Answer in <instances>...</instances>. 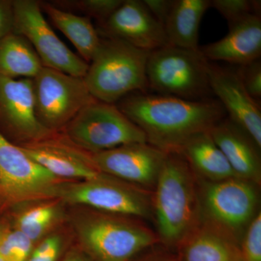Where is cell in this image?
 <instances>
[{
  "instance_id": "cell-1",
  "label": "cell",
  "mask_w": 261,
  "mask_h": 261,
  "mask_svg": "<svg viewBox=\"0 0 261 261\" xmlns=\"http://www.w3.org/2000/svg\"><path fill=\"white\" fill-rule=\"evenodd\" d=\"M118 108L145 133L147 143L178 152L192 137L207 132L226 116L218 99L192 101L161 94H137Z\"/></svg>"
},
{
  "instance_id": "cell-2",
  "label": "cell",
  "mask_w": 261,
  "mask_h": 261,
  "mask_svg": "<svg viewBox=\"0 0 261 261\" xmlns=\"http://www.w3.org/2000/svg\"><path fill=\"white\" fill-rule=\"evenodd\" d=\"M149 53L121 39L102 40L84 77L89 92L98 101L113 104L130 92L148 88Z\"/></svg>"
},
{
  "instance_id": "cell-3",
  "label": "cell",
  "mask_w": 261,
  "mask_h": 261,
  "mask_svg": "<svg viewBox=\"0 0 261 261\" xmlns=\"http://www.w3.org/2000/svg\"><path fill=\"white\" fill-rule=\"evenodd\" d=\"M191 167L178 152H169L155 183L153 209L165 243H181L195 228L197 202Z\"/></svg>"
},
{
  "instance_id": "cell-4",
  "label": "cell",
  "mask_w": 261,
  "mask_h": 261,
  "mask_svg": "<svg viewBox=\"0 0 261 261\" xmlns=\"http://www.w3.org/2000/svg\"><path fill=\"white\" fill-rule=\"evenodd\" d=\"M123 217L100 212L76 219L80 247L92 261H130L157 241L148 228Z\"/></svg>"
},
{
  "instance_id": "cell-5",
  "label": "cell",
  "mask_w": 261,
  "mask_h": 261,
  "mask_svg": "<svg viewBox=\"0 0 261 261\" xmlns=\"http://www.w3.org/2000/svg\"><path fill=\"white\" fill-rule=\"evenodd\" d=\"M209 67L200 49L165 46L149 53L147 86L161 95L192 101L210 99Z\"/></svg>"
},
{
  "instance_id": "cell-6",
  "label": "cell",
  "mask_w": 261,
  "mask_h": 261,
  "mask_svg": "<svg viewBox=\"0 0 261 261\" xmlns=\"http://www.w3.org/2000/svg\"><path fill=\"white\" fill-rule=\"evenodd\" d=\"M64 128L72 143L90 153L147 142L145 133L119 108L98 100L84 107Z\"/></svg>"
},
{
  "instance_id": "cell-7",
  "label": "cell",
  "mask_w": 261,
  "mask_h": 261,
  "mask_svg": "<svg viewBox=\"0 0 261 261\" xmlns=\"http://www.w3.org/2000/svg\"><path fill=\"white\" fill-rule=\"evenodd\" d=\"M33 80L36 114L51 132L64 128L84 107L97 100L82 77L43 67Z\"/></svg>"
},
{
  "instance_id": "cell-8",
  "label": "cell",
  "mask_w": 261,
  "mask_h": 261,
  "mask_svg": "<svg viewBox=\"0 0 261 261\" xmlns=\"http://www.w3.org/2000/svg\"><path fill=\"white\" fill-rule=\"evenodd\" d=\"M60 178L0 132V199L8 204L58 197Z\"/></svg>"
},
{
  "instance_id": "cell-9",
  "label": "cell",
  "mask_w": 261,
  "mask_h": 261,
  "mask_svg": "<svg viewBox=\"0 0 261 261\" xmlns=\"http://www.w3.org/2000/svg\"><path fill=\"white\" fill-rule=\"evenodd\" d=\"M41 8L37 1H13V33L27 39L43 67L84 78L88 63L62 42L47 23Z\"/></svg>"
},
{
  "instance_id": "cell-10",
  "label": "cell",
  "mask_w": 261,
  "mask_h": 261,
  "mask_svg": "<svg viewBox=\"0 0 261 261\" xmlns=\"http://www.w3.org/2000/svg\"><path fill=\"white\" fill-rule=\"evenodd\" d=\"M108 176L103 174L97 179L62 184L58 197L70 204L88 206L107 214L148 217L152 206L147 193Z\"/></svg>"
},
{
  "instance_id": "cell-11",
  "label": "cell",
  "mask_w": 261,
  "mask_h": 261,
  "mask_svg": "<svg viewBox=\"0 0 261 261\" xmlns=\"http://www.w3.org/2000/svg\"><path fill=\"white\" fill-rule=\"evenodd\" d=\"M202 201L208 223L235 237L255 217L257 194L253 183L233 177L205 183Z\"/></svg>"
},
{
  "instance_id": "cell-12",
  "label": "cell",
  "mask_w": 261,
  "mask_h": 261,
  "mask_svg": "<svg viewBox=\"0 0 261 261\" xmlns=\"http://www.w3.org/2000/svg\"><path fill=\"white\" fill-rule=\"evenodd\" d=\"M166 155L146 142L91 153V160L99 173L148 187L155 185Z\"/></svg>"
},
{
  "instance_id": "cell-13",
  "label": "cell",
  "mask_w": 261,
  "mask_h": 261,
  "mask_svg": "<svg viewBox=\"0 0 261 261\" xmlns=\"http://www.w3.org/2000/svg\"><path fill=\"white\" fill-rule=\"evenodd\" d=\"M0 123L27 142L42 140L53 134L38 119L33 79L20 80L0 75Z\"/></svg>"
},
{
  "instance_id": "cell-14",
  "label": "cell",
  "mask_w": 261,
  "mask_h": 261,
  "mask_svg": "<svg viewBox=\"0 0 261 261\" xmlns=\"http://www.w3.org/2000/svg\"><path fill=\"white\" fill-rule=\"evenodd\" d=\"M209 82L212 94L217 97L228 118L246 132L260 149V103L247 93L237 70L210 63Z\"/></svg>"
},
{
  "instance_id": "cell-15",
  "label": "cell",
  "mask_w": 261,
  "mask_h": 261,
  "mask_svg": "<svg viewBox=\"0 0 261 261\" xmlns=\"http://www.w3.org/2000/svg\"><path fill=\"white\" fill-rule=\"evenodd\" d=\"M53 133L42 140L18 146L57 178L90 181L102 176L92 164L90 152L77 147L65 136L63 140L53 138Z\"/></svg>"
},
{
  "instance_id": "cell-16",
  "label": "cell",
  "mask_w": 261,
  "mask_h": 261,
  "mask_svg": "<svg viewBox=\"0 0 261 261\" xmlns=\"http://www.w3.org/2000/svg\"><path fill=\"white\" fill-rule=\"evenodd\" d=\"M102 28L108 38L121 39L143 50L152 51L168 45L164 27L140 0L123 1L102 23Z\"/></svg>"
},
{
  "instance_id": "cell-17",
  "label": "cell",
  "mask_w": 261,
  "mask_h": 261,
  "mask_svg": "<svg viewBox=\"0 0 261 261\" xmlns=\"http://www.w3.org/2000/svg\"><path fill=\"white\" fill-rule=\"evenodd\" d=\"M200 50L207 61L227 62L240 66L260 60V15H249L228 25L224 37L200 47Z\"/></svg>"
},
{
  "instance_id": "cell-18",
  "label": "cell",
  "mask_w": 261,
  "mask_h": 261,
  "mask_svg": "<svg viewBox=\"0 0 261 261\" xmlns=\"http://www.w3.org/2000/svg\"><path fill=\"white\" fill-rule=\"evenodd\" d=\"M209 132L237 177L253 184L260 183V148L250 136L229 118L221 120Z\"/></svg>"
},
{
  "instance_id": "cell-19",
  "label": "cell",
  "mask_w": 261,
  "mask_h": 261,
  "mask_svg": "<svg viewBox=\"0 0 261 261\" xmlns=\"http://www.w3.org/2000/svg\"><path fill=\"white\" fill-rule=\"evenodd\" d=\"M184 261H243L232 235L208 223L182 240Z\"/></svg>"
},
{
  "instance_id": "cell-20",
  "label": "cell",
  "mask_w": 261,
  "mask_h": 261,
  "mask_svg": "<svg viewBox=\"0 0 261 261\" xmlns=\"http://www.w3.org/2000/svg\"><path fill=\"white\" fill-rule=\"evenodd\" d=\"M211 0H173L164 24L168 45L198 50L201 20Z\"/></svg>"
},
{
  "instance_id": "cell-21",
  "label": "cell",
  "mask_w": 261,
  "mask_h": 261,
  "mask_svg": "<svg viewBox=\"0 0 261 261\" xmlns=\"http://www.w3.org/2000/svg\"><path fill=\"white\" fill-rule=\"evenodd\" d=\"M209 130L201 132L189 139L181 146L178 153L185 158L194 171L208 178L209 181L237 177Z\"/></svg>"
},
{
  "instance_id": "cell-22",
  "label": "cell",
  "mask_w": 261,
  "mask_h": 261,
  "mask_svg": "<svg viewBox=\"0 0 261 261\" xmlns=\"http://www.w3.org/2000/svg\"><path fill=\"white\" fill-rule=\"evenodd\" d=\"M55 25L74 45L84 61L91 62L100 47L102 39L86 17L79 16L49 4L41 5Z\"/></svg>"
},
{
  "instance_id": "cell-23",
  "label": "cell",
  "mask_w": 261,
  "mask_h": 261,
  "mask_svg": "<svg viewBox=\"0 0 261 261\" xmlns=\"http://www.w3.org/2000/svg\"><path fill=\"white\" fill-rule=\"evenodd\" d=\"M42 68L37 53L25 38L13 32L0 39V75L34 79Z\"/></svg>"
},
{
  "instance_id": "cell-24",
  "label": "cell",
  "mask_w": 261,
  "mask_h": 261,
  "mask_svg": "<svg viewBox=\"0 0 261 261\" xmlns=\"http://www.w3.org/2000/svg\"><path fill=\"white\" fill-rule=\"evenodd\" d=\"M57 216L56 207L53 205L39 206L25 211L17 219V229L34 243L41 238L51 226Z\"/></svg>"
},
{
  "instance_id": "cell-25",
  "label": "cell",
  "mask_w": 261,
  "mask_h": 261,
  "mask_svg": "<svg viewBox=\"0 0 261 261\" xmlns=\"http://www.w3.org/2000/svg\"><path fill=\"white\" fill-rule=\"evenodd\" d=\"M34 243L23 232L15 228L0 227V256L4 261H27Z\"/></svg>"
},
{
  "instance_id": "cell-26",
  "label": "cell",
  "mask_w": 261,
  "mask_h": 261,
  "mask_svg": "<svg viewBox=\"0 0 261 261\" xmlns=\"http://www.w3.org/2000/svg\"><path fill=\"white\" fill-rule=\"evenodd\" d=\"M260 6L257 0H211L210 4L227 20L228 25L249 15H260Z\"/></svg>"
},
{
  "instance_id": "cell-27",
  "label": "cell",
  "mask_w": 261,
  "mask_h": 261,
  "mask_svg": "<svg viewBox=\"0 0 261 261\" xmlns=\"http://www.w3.org/2000/svg\"><path fill=\"white\" fill-rule=\"evenodd\" d=\"M243 261H261V214L255 215L247 226L240 247Z\"/></svg>"
},
{
  "instance_id": "cell-28",
  "label": "cell",
  "mask_w": 261,
  "mask_h": 261,
  "mask_svg": "<svg viewBox=\"0 0 261 261\" xmlns=\"http://www.w3.org/2000/svg\"><path fill=\"white\" fill-rule=\"evenodd\" d=\"M247 93L252 99L260 103L261 99V62L260 60L241 65L237 70Z\"/></svg>"
},
{
  "instance_id": "cell-29",
  "label": "cell",
  "mask_w": 261,
  "mask_h": 261,
  "mask_svg": "<svg viewBox=\"0 0 261 261\" xmlns=\"http://www.w3.org/2000/svg\"><path fill=\"white\" fill-rule=\"evenodd\" d=\"M123 2V0H83L77 2L76 5L103 23L119 8Z\"/></svg>"
},
{
  "instance_id": "cell-30",
  "label": "cell",
  "mask_w": 261,
  "mask_h": 261,
  "mask_svg": "<svg viewBox=\"0 0 261 261\" xmlns=\"http://www.w3.org/2000/svg\"><path fill=\"white\" fill-rule=\"evenodd\" d=\"M63 250V242L58 236H51L43 240L33 249L27 261H58Z\"/></svg>"
},
{
  "instance_id": "cell-31",
  "label": "cell",
  "mask_w": 261,
  "mask_h": 261,
  "mask_svg": "<svg viewBox=\"0 0 261 261\" xmlns=\"http://www.w3.org/2000/svg\"><path fill=\"white\" fill-rule=\"evenodd\" d=\"M144 5L154 18L164 27L173 0H143Z\"/></svg>"
},
{
  "instance_id": "cell-32",
  "label": "cell",
  "mask_w": 261,
  "mask_h": 261,
  "mask_svg": "<svg viewBox=\"0 0 261 261\" xmlns=\"http://www.w3.org/2000/svg\"><path fill=\"white\" fill-rule=\"evenodd\" d=\"M13 1L0 0V39L13 32Z\"/></svg>"
},
{
  "instance_id": "cell-33",
  "label": "cell",
  "mask_w": 261,
  "mask_h": 261,
  "mask_svg": "<svg viewBox=\"0 0 261 261\" xmlns=\"http://www.w3.org/2000/svg\"><path fill=\"white\" fill-rule=\"evenodd\" d=\"M61 261H92V259L88 256V255L84 252L81 247H74L70 249Z\"/></svg>"
},
{
  "instance_id": "cell-34",
  "label": "cell",
  "mask_w": 261,
  "mask_h": 261,
  "mask_svg": "<svg viewBox=\"0 0 261 261\" xmlns=\"http://www.w3.org/2000/svg\"><path fill=\"white\" fill-rule=\"evenodd\" d=\"M0 261H4L3 260V258H2L1 256H0Z\"/></svg>"
},
{
  "instance_id": "cell-35",
  "label": "cell",
  "mask_w": 261,
  "mask_h": 261,
  "mask_svg": "<svg viewBox=\"0 0 261 261\" xmlns=\"http://www.w3.org/2000/svg\"><path fill=\"white\" fill-rule=\"evenodd\" d=\"M163 261H176V260H163Z\"/></svg>"
}]
</instances>
